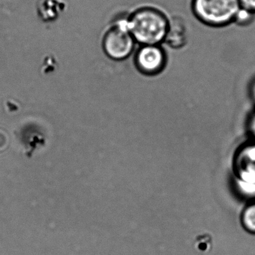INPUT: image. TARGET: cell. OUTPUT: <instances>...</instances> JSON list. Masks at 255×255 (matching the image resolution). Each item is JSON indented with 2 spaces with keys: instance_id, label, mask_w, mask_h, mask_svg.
I'll return each instance as SVG.
<instances>
[{
  "instance_id": "5",
  "label": "cell",
  "mask_w": 255,
  "mask_h": 255,
  "mask_svg": "<svg viewBox=\"0 0 255 255\" xmlns=\"http://www.w3.org/2000/svg\"><path fill=\"white\" fill-rule=\"evenodd\" d=\"M242 181L255 183V145L247 147L240 159Z\"/></svg>"
},
{
  "instance_id": "6",
  "label": "cell",
  "mask_w": 255,
  "mask_h": 255,
  "mask_svg": "<svg viewBox=\"0 0 255 255\" xmlns=\"http://www.w3.org/2000/svg\"><path fill=\"white\" fill-rule=\"evenodd\" d=\"M64 8L65 2L62 0H41L38 12L44 20H53L64 11Z\"/></svg>"
},
{
  "instance_id": "1",
  "label": "cell",
  "mask_w": 255,
  "mask_h": 255,
  "mask_svg": "<svg viewBox=\"0 0 255 255\" xmlns=\"http://www.w3.org/2000/svg\"><path fill=\"white\" fill-rule=\"evenodd\" d=\"M128 27L135 41L144 45H156L165 40L168 23L159 11L143 9L128 20Z\"/></svg>"
},
{
  "instance_id": "3",
  "label": "cell",
  "mask_w": 255,
  "mask_h": 255,
  "mask_svg": "<svg viewBox=\"0 0 255 255\" xmlns=\"http://www.w3.org/2000/svg\"><path fill=\"white\" fill-rule=\"evenodd\" d=\"M134 41L128 27V20H122L107 34L104 40V48L110 57L121 60L130 54L133 50Z\"/></svg>"
},
{
  "instance_id": "2",
  "label": "cell",
  "mask_w": 255,
  "mask_h": 255,
  "mask_svg": "<svg viewBox=\"0 0 255 255\" xmlns=\"http://www.w3.org/2000/svg\"><path fill=\"white\" fill-rule=\"evenodd\" d=\"M240 0H194V11L204 23L222 26L235 20Z\"/></svg>"
},
{
  "instance_id": "9",
  "label": "cell",
  "mask_w": 255,
  "mask_h": 255,
  "mask_svg": "<svg viewBox=\"0 0 255 255\" xmlns=\"http://www.w3.org/2000/svg\"><path fill=\"white\" fill-rule=\"evenodd\" d=\"M251 14L249 11L246 9L240 10L238 14H237V17H236L235 20H237L239 23H244L247 22L248 20H250Z\"/></svg>"
},
{
  "instance_id": "4",
  "label": "cell",
  "mask_w": 255,
  "mask_h": 255,
  "mask_svg": "<svg viewBox=\"0 0 255 255\" xmlns=\"http://www.w3.org/2000/svg\"><path fill=\"white\" fill-rule=\"evenodd\" d=\"M164 62L163 52L156 45H144L137 54V65L146 74L159 72L162 70Z\"/></svg>"
},
{
  "instance_id": "12",
  "label": "cell",
  "mask_w": 255,
  "mask_h": 255,
  "mask_svg": "<svg viewBox=\"0 0 255 255\" xmlns=\"http://www.w3.org/2000/svg\"><path fill=\"white\" fill-rule=\"evenodd\" d=\"M253 93H254V96H255V86H254Z\"/></svg>"
},
{
  "instance_id": "8",
  "label": "cell",
  "mask_w": 255,
  "mask_h": 255,
  "mask_svg": "<svg viewBox=\"0 0 255 255\" xmlns=\"http://www.w3.org/2000/svg\"><path fill=\"white\" fill-rule=\"evenodd\" d=\"M243 222L249 231L255 233V204L246 209L243 215Z\"/></svg>"
},
{
  "instance_id": "7",
  "label": "cell",
  "mask_w": 255,
  "mask_h": 255,
  "mask_svg": "<svg viewBox=\"0 0 255 255\" xmlns=\"http://www.w3.org/2000/svg\"><path fill=\"white\" fill-rule=\"evenodd\" d=\"M165 40L172 47H182L186 43V29L183 25L176 20L168 23Z\"/></svg>"
},
{
  "instance_id": "11",
  "label": "cell",
  "mask_w": 255,
  "mask_h": 255,
  "mask_svg": "<svg viewBox=\"0 0 255 255\" xmlns=\"http://www.w3.org/2000/svg\"><path fill=\"white\" fill-rule=\"evenodd\" d=\"M252 132H253V133L255 134V118H254L253 121H252Z\"/></svg>"
},
{
  "instance_id": "10",
  "label": "cell",
  "mask_w": 255,
  "mask_h": 255,
  "mask_svg": "<svg viewBox=\"0 0 255 255\" xmlns=\"http://www.w3.org/2000/svg\"><path fill=\"white\" fill-rule=\"evenodd\" d=\"M240 4L248 11H255V0H240Z\"/></svg>"
}]
</instances>
